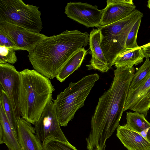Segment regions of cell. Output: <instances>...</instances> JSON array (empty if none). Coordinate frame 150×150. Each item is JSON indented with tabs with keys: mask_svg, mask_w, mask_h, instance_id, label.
Masks as SVG:
<instances>
[{
	"mask_svg": "<svg viewBox=\"0 0 150 150\" xmlns=\"http://www.w3.org/2000/svg\"><path fill=\"white\" fill-rule=\"evenodd\" d=\"M109 89L99 98L91 120V130L86 139L88 150H105L106 142L119 125L130 86L133 67L116 68Z\"/></svg>",
	"mask_w": 150,
	"mask_h": 150,
	"instance_id": "6da1fadb",
	"label": "cell"
},
{
	"mask_svg": "<svg viewBox=\"0 0 150 150\" xmlns=\"http://www.w3.org/2000/svg\"><path fill=\"white\" fill-rule=\"evenodd\" d=\"M89 35L86 32L67 30L48 37L28 52L29 61L34 69L53 79L75 53L87 46Z\"/></svg>",
	"mask_w": 150,
	"mask_h": 150,
	"instance_id": "7a4b0ae2",
	"label": "cell"
},
{
	"mask_svg": "<svg viewBox=\"0 0 150 150\" xmlns=\"http://www.w3.org/2000/svg\"><path fill=\"white\" fill-rule=\"evenodd\" d=\"M20 74L19 104L21 117L34 125L55 89L49 78L35 69H25Z\"/></svg>",
	"mask_w": 150,
	"mask_h": 150,
	"instance_id": "3957f363",
	"label": "cell"
},
{
	"mask_svg": "<svg viewBox=\"0 0 150 150\" xmlns=\"http://www.w3.org/2000/svg\"><path fill=\"white\" fill-rule=\"evenodd\" d=\"M99 78L96 73L83 77L76 82H71L55 100H53L60 126H67L76 111L84 106L85 100Z\"/></svg>",
	"mask_w": 150,
	"mask_h": 150,
	"instance_id": "277c9868",
	"label": "cell"
},
{
	"mask_svg": "<svg viewBox=\"0 0 150 150\" xmlns=\"http://www.w3.org/2000/svg\"><path fill=\"white\" fill-rule=\"evenodd\" d=\"M143 14L136 9L124 18L110 25L97 28L101 32L100 46L110 69L114 64L115 59L125 51V44L129 33L137 21Z\"/></svg>",
	"mask_w": 150,
	"mask_h": 150,
	"instance_id": "5b68a950",
	"label": "cell"
},
{
	"mask_svg": "<svg viewBox=\"0 0 150 150\" xmlns=\"http://www.w3.org/2000/svg\"><path fill=\"white\" fill-rule=\"evenodd\" d=\"M39 7L22 0H0V21L14 24L37 33L43 27Z\"/></svg>",
	"mask_w": 150,
	"mask_h": 150,
	"instance_id": "8992f818",
	"label": "cell"
},
{
	"mask_svg": "<svg viewBox=\"0 0 150 150\" xmlns=\"http://www.w3.org/2000/svg\"><path fill=\"white\" fill-rule=\"evenodd\" d=\"M52 96V94L49 98L39 120L34 125L36 135L43 142L51 138L68 142L60 127Z\"/></svg>",
	"mask_w": 150,
	"mask_h": 150,
	"instance_id": "52a82bcc",
	"label": "cell"
},
{
	"mask_svg": "<svg viewBox=\"0 0 150 150\" xmlns=\"http://www.w3.org/2000/svg\"><path fill=\"white\" fill-rule=\"evenodd\" d=\"M0 30L7 35L19 50L28 52L48 36L43 34L37 33L17 25L0 21Z\"/></svg>",
	"mask_w": 150,
	"mask_h": 150,
	"instance_id": "ba28073f",
	"label": "cell"
},
{
	"mask_svg": "<svg viewBox=\"0 0 150 150\" xmlns=\"http://www.w3.org/2000/svg\"><path fill=\"white\" fill-rule=\"evenodd\" d=\"M103 12V9H99L96 5L70 2L65 6L64 13L69 18L88 28H98L100 26Z\"/></svg>",
	"mask_w": 150,
	"mask_h": 150,
	"instance_id": "9c48e42d",
	"label": "cell"
},
{
	"mask_svg": "<svg viewBox=\"0 0 150 150\" xmlns=\"http://www.w3.org/2000/svg\"><path fill=\"white\" fill-rule=\"evenodd\" d=\"M20 72L12 64H0V84L8 95L17 118L21 116L19 107Z\"/></svg>",
	"mask_w": 150,
	"mask_h": 150,
	"instance_id": "30bf717a",
	"label": "cell"
},
{
	"mask_svg": "<svg viewBox=\"0 0 150 150\" xmlns=\"http://www.w3.org/2000/svg\"><path fill=\"white\" fill-rule=\"evenodd\" d=\"M150 108V72L137 88H129L124 111L130 110L147 115Z\"/></svg>",
	"mask_w": 150,
	"mask_h": 150,
	"instance_id": "8fae6325",
	"label": "cell"
},
{
	"mask_svg": "<svg viewBox=\"0 0 150 150\" xmlns=\"http://www.w3.org/2000/svg\"><path fill=\"white\" fill-rule=\"evenodd\" d=\"M100 25H108L127 17L136 9L132 0H107Z\"/></svg>",
	"mask_w": 150,
	"mask_h": 150,
	"instance_id": "7c38bea8",
	"label": "cell"
},
{
	"mask_svg": "<svg viewBox=\"0 0 150 150\" xmlns=\"http://www.w3.org/2000/svg\"><path fill=\"white\" fill-rule=\"evenodd\" d=\"M18 139L21 150H44L34 127L21 117L17 118Z\"/></svg>",
	"mask_w": 150,
	"mask_h": 150,
	"instance_id": "4fadbf2b",
	"label": "cell"
},
{
	"mask_svg": "<svg viewBox=\"0 0 150 150\" xmlns=\"http://www.w3.org/2000/svg\"><path fill=\"white\" fill-rule=\"evenodd\" d=\"M101 34L98 29H93L89 35V45L92 57L88 69L97 70L106 72L110 69L106 58L100 46Z\"/></svg>",
	"mask_w": 150,
	"mask_h": 150,
	"instance_id": "5bb4252c",
	"label": "cell"
},
{
	"mask_svg": "<svg viewBox=\"0 0 150 150\" xmlns=\"http://www.w3.org/2000/svg\"><path fill=\"white\" fill-rule=\"evenodd\" d=\"M116 136L128 150H150V142L139 133L130 130L125 125H119Z\"/></svg>",
	"mask_w": 150,
	"mask_h": 150,
	"instance_id": "9a60e30c",
	"label": "cell"
},
{
	"mask_svg": "<svg viewBox=\"0 0 150 150\" xmlns=\"http://www.w3.org/2000/svg\"><path fill=\"white\" fill-rule=\"evenodd\" d=\"M0 144H5L8 150H21L18 138L0 103Z\"/></svg>",
	"mask_w": 150,
	"mask_h": 150,
	"instance_id": "2e32d148",
	"label": "cell"
},
{
	"mask_svg": "<svg viewBox=\"0 0 150 150\" xmlns=\"http://www.w3.org/2000/svg\"><path fill=\"white\" fill-rule=\"evenodd\" d=\"M125 125L130 130L139 133L150 142V123L145 116L137 112H126Z\"/></svg>",
	"mask_w": 150,
	"mask_h": 150,
	"instance_id": "e0dca14e",
	"label": "cell"
},
{
	"mask_svg": "<svg viewBox=\"0 0 150 150\" xmlns=\"http://www.w3.org/2000/svg\"><path fill=\"white\" fill-rule=\"evenodd\" d=\"M144 57L142 48L140 47L134 50L124 51L120 53L116 58L115 62L116 68L129 67H132L143 62Z\"/></svg>",
	"mask_w": 150,
	"mask_h": 150,
	"instance_id": "ac0fdd59",
	"label": "cell"
},
{
	"mask_svg": "<svg viewBox=\"0 0 150 150\" xmlns=\"http://www.w3.org/2000/svg\"><path fill=\"white\" fill-rule=\"evenodd\" d=\"M87 53L84 48H82L75 53L62 68L56 79L62 82L70 75L80 67Z\"/></svg>",
	"mask_w": 150,
	"mask_h": 150,
	"instance_id": "d6986e66",
	"label": "cell"
},
{
	"mask_svg": "<svg viewBox=\"0 0 150 150\" xmlns=\"http://www.w3.org/2000/svg\"><path fill=\"white\" fill-rule=\"evenodd\" d=\"M0 103L2 105L7 119L18 138L17 119L8 95L1 88L0 93Z\"/></svg>",
	"mask_w": 150,
	"mask_h": 150,
	"instance_id": "ffe728a7",
	"label": "cell"
},
{
	"mask_svg": "<svg viewBox=\"0 0 150 150\" xmlns=\"http://www.w3.org/2000/svg\"><path fill=\"white\" fill-rule=\"evenodd\" d=\"M146 59L143 64L134 74L130 86V89L134 88L138 86L150 73V61L149 58Z\"/></svg>",
	"mask_w": 150,
	"mask_h": 150,
	"instance_id": "44dd1931",
	"label": "cell"
},
{
	"mask_svg": "<svg viewBox=\"0 0 150 150\" xmlns=\"http://www.w3.org/2000/svg\"><path fill=\"white\" fill-rule=\"evenodd\" d=\"M44 150H78L69 142H65L51 138L43 142Z\"/></svg>",
	"mask_w": 150,
	"mask_h": 150,
	"instance_id": "7402d4cb",
	"label": "cell"
},
{
	"mask_svg": "<svg viewBox=\"0 0 150 150\" xmlns=\"http://www.w3.org/2000/svg\"><path fill=\"white\" fill-rule=\"evenodd\" d=\"M142 18L138 20L129 33L125 44V49L128 51H131L138 48L137 39V34Z\"/></svg>",
	"mask_w": 150,
	"mask_h": 150,
	"instance_id": "603a6c76",
	"label": "cell"
},
{
	"mask_svg": "<svg viewBox=\"0 0 150 150\" xmlns=\"http://www.w3.org/2000/svg\"><path fill=\"white\" fill-rule=\"evenodd\" d=\"M15 50L4 45H0V64H13L17 61Z\"/></svg>",
	"mask_w": 150,
	"mask_h": 150,
	"instance_id": "cb8c5ba5",
	"label": "cell"
},
{
	"mask_svg": "<svg viewBox=\"0 0 150 150\" xmlns=\"http://www.w3.org/2000/svg\"><path fill=\"white\" fill-rule=\"evenodd\" d=\"M0 45H4L13 48L15 51L19 50L14 42L6 34L0 30Z\"/></svg>",
	"mask_w": 150,
	"mask_h": 150,
	"instance_id": "d4e9b609",
	"label": "cell"
},
{
	"mask_svg": "<svg viewBox=\"0 0 150 150\" xmlns=\"http://www.w3.org/2000/svg\"><path fill=\"white\" fill-rule=\"evenodd\" d=\"M142 48L144 57L146 58L150 57V46L145 47Z\"/></svg>",
	"mask_w": 150,
	"mask_h": 150,
	"instance_id": "484cf974",
	"label": "cell"
},
{
	"mask_svg": "<svg viewBox=\"0 0 150 150\" xmlns=\"http://www.w3.org/2000/svg\"><path fill=\"white\" fill-rule=\"evenodd\" d=\"M148 46H150V42L147 44H146L145 45H144L142 46H141V48H142L143 47H148Z\"/></svg>",
	"mask_w": 150,
	"mask_h": 150,
	"instance_id": "4316f807",
	"label": "cell"
},
{
	"mask_svg": "<svg viewBox=\"0 0 150 150\" xmlns=\"http://www.w3.org/2000/svg\"><path fill=\"white\" fill-rule=\"evenodd\" d=\"M147 6L150 9V0L147 1Z\"/></svg>",
	"mask_w": 150,
	"mask_h": 150,
	"instance_id": "83f0119b",
	"label": "cell"
}]
</instances>
